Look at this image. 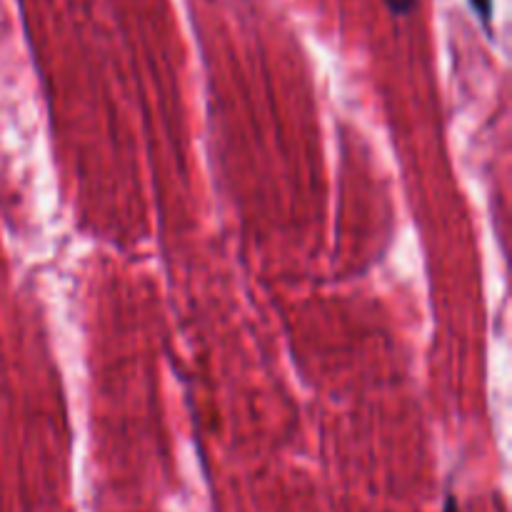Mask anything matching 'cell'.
<instances>
[{"label":"cell","instance_id":"1","mask_svg":"<svg viewBox=\"0 0 512 512\" xmlns=\"http://www.w3.org/2000/svg\"><path fill=\"white\" fill-rule=\"evenodd\" d=\"M470 8H473V13L478 15L480 23L485 25V28H490V20H493V0H468Z\"/></svg>","mask_w":512,"mask_h":512},{"label":"cell","instance_id":"2","mask_svg":"<svg viewBox=\"0 0 512 512\" xmlns=\"http://www.w3.org/2000/svg\"><path fill=\"white\" fill-rule=\"evenodd\" d=\"M383 3L393 15H408L410 10L415 8V3H418V0H383Z\"/></svg>","mask_w":512,"mask_h":512},{"label":"cell","instance_id":"3","mask_svg":"<svg viewBox=\"0 0 512 512\" xmlns=\"http://www.w3.org/2000/svg\"><path fill=\"white\" fill-rule=\"evenodd\" d=\"M443 512H460L458 500H455L453 495H448V498H445V508H443Z\"/></svg>","mask_w":512,"mask_h":512}]
</instances>
